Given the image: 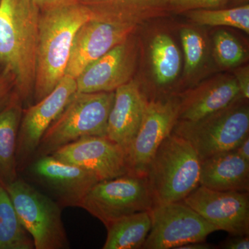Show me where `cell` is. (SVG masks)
I'll list each match as a JSON object with an SVG mask.
<instances>
[{
    "mask_svg": "<svg viewBox=\"0 0 249 249\" xmlns=\"http://www.w3.org/2000/svg\"><path fill=\"white\" fill-rule=\"evenodd\" d=\"M247 101L239 98L224 109L197 121L178 120L172 132L189 142L201 160L235 150L249 135Z\"/></svg>",
    "mask_w": 249,
    "mask_h": 249,
    "instance_id": "obj_5",
    "label": "cell"
},
{
    "mask_svg": "<svg viewBox=\"0 0 249 249\" xmlns=\"http://www.w3.org/2000/svg\"><path fill=\"white\" fill-rule=\"evenodd\" d=\"M213 42L214 59L221 67H237L247 58L243 46L229 31H218L214 34Z\"/></svg>",
    "mask_w": 249,
    "mask_h": 249,
    "instance_id": "obj_25",
    "label": "cell"
},
{
    "mask_svg": "<svg viewBox=\"0 0 249 249\" xmlns=\"http://www.w3.org/2000/svg\"><path fill=\"white\" fill-rule=\"evenodd\" d=\"M30 171L64 206L80 207L88 192L99 181L93 173L52 155L39 157L31 165Z\"/></svg>",
    "mask_w": 249,
    "mask_h": 249,
    "instance_id": "obj_15",
    "label": "cell"
},
{
    "mask_svg": "<svg viewBox=\"0 0 249 249\" xmlns=\"http://www.w3.org/2000/svg\"><path fill=\"white\" fill-rule=\"evenodd\" d=\"M170 0H77L94 19L137 26L169 12Z\"/></svg>",
    "mask_w": 249,
    "mask_h": 249,
    "instance_id": "obj_18",
    "label": "cell"
},
{
    "mask_svg": "<svg viewBox=\"0 0 249 249\" xmlns=\"http://www.w3.org/2000/svg\"><path fill=\"white\" fill-rule=\"evenodd\" d=\"M40 11L56 7L61 5L77 2V0H32Z\"/></svg>",
    "mask_w": 249,
    "mask_h": 249,
    "instance_id": "obj_31",
    "label": "cell"
},
{
    "mask_svg": "<svg viewBox=\"0 0 249 249\" xmlns=\"http://www.w3.org/2000/svg\"><path fill=\"white\" fill-rule=\"evenodd\" d=\"M50 155L88 170L99 181L129 174L125 150L107 137H83L60 147Z\"/></svg>",
    "mask_w": 249,
    "mask_h": 249,
    "instance_id": "obj_12",
    "label": "cell"
},
{
    "mask_svg": "<svg viewBox=\"0 0 249 249\" xmlns=\"http://www.w3.org/2000/svg\"><path fill=\"white\" fill-rule=\"evenodd\" d=\"M34 241L23 227L9 193L0 183V249H32Z\"/></svg>",
    "mask_w": 249,
    "mask_h": 249,
    "instance_id": "obj_23",
    "label": "cell"
},
{
    "mask_svg": "<svg viewBox=\"0 0 249 249\" xmlns=\"http://www.w3.org/2000/svg\"><path fill=\"white\" fill-rule=\"evenodd\" d=\"M178 110L177 96L148 100L138 132L126 152L129 174L145 177L157 149L178 121Z\"/></svg>",
    "mask_w": 249,
    "mask_h": 249,
    "instance_id": "obj_9",
    "label": "cell"
},
{
    "mask_svg": "<svg viewBox=\"0 0 249 249\" xmlns=\"http://www.w3.org/2000/svg\"><path fill=\"white\" fill-rule=\"evenodd\" d=\"M40 12L32 0H0V64L22 101L34 93Z\"/></svg>",
    "mask_w": 249,
    "mask_h": 249,
    "instance_id": "obj_2",
    "label": "cell"
},
{
    "mask_svg": "<svg viewBox=\"0 0 249 249\" xmlns=\"http://www.w3.org/2000/svg\"><path fill=\"white\" fill-rule=\"evenodd\" d=\"M199 185L219 191H249V162L235 150L201 160Z\"/></svg>",
    "mask_w": 249,
    "mask_h": 249,
    "instance_id": "obj_19",
    "label": "cell"
},
{
    "mask_svg": "<svg viewBox=\"0 0 249 249\" xmlns=\"http://www.w3.org/2000/svg\"><path fill=\"white\" fill-rule=\"evenodd\" d=\"M106 229L107 236L103 249H142L151 229L150 211L124 216Z\"/></svg>",
    "mask_w": 249,
    "mask_h": 249,
    "instance_id": "obj_21",
    "label": "cell"
},
{
    "mask_svg": "<svg viewBox=\"0 0 249 249\" xmlns=\"http://www.w3.org/2000/svg\"><path fill=\"white\" fill-rule=\"evenodd\" d=\"M76 91V78L65 74L52 92L22 112L16 152L18 169L35 155L46 131L61 114Z\"/></svg>",
    "mask_w": 249,
    "mask_h": 249,
    "instance_id": "obj_10",
    "label": "cell"
},
{
    "mask_svg": "<svg viewBox=\"0 0 249 249\" xmlns=\"http://www.w3.org/2000/svg\"><path fill=\"white\" fill-rule=\"evenodd\" d=\"M16 91L14 74L6 69L0 72V111L9 103Z\"/></svg>",
    "mask_w": 249,
    "mask_h": 249,
    "instance_id": "obj_28",
    "label": "cell"
},
{
    "mask_svg": "<svg viewBox=\"0 0 249 249\" xmlns=\"http://www.w3.org/2000/svg\"><path fill=\"white\" fill-rule=\"evenodd\" d=\"M22 102L16 91L9 103L0 111V183L3 186L18 178L16 152L22 116Z\"/></svg>",
    "mask_w": 249,
    "mask_h": 249,
    "instance_id": "obj_20",
    "label": "cell"
},
{
    "mask_svg": "<svg viewBox=\"0 0 249 249\" xmlns=\"http://www.w3.org/2000/svg\"><path fill=\"white\" fill-rule=\"evenodd\" d=\"M182 202L217 231L249 235V192L214 191L199 185Z\"/></svg>",
    "mask_w": 249,
    "mask_h": 249,
    "instance_id": "obj_11",
    "label": "cell"
},
{
    "mask_svg": "<svg viewBox=\"0 0 249 249\" xmlns=\"http://www.w3.org/2000/svg\"><path fill=\"white\" fill-rule=\"evenodd\" d=\"M219 247L225 249H249V235L231 236L221 243Z\"/></svg>",
    "mask_w": 249,
    "mask_h": 249,
    "instance_id": "obj_30",
    "label": "cell"
},
{
    "mask_svg": "<svg viewBox=\"0 0 249 249\" xmlns=\"http://www.w3.org/2000/svg\"><path fill=\"white\" fill-rule=\"evenodd\" d=\"M151 229L142 249H178L204 242L217 228L182 201L156 205L150 210Z\"/></svg>",
    "mask_w": 249,
    "mask_h": 249,
    "instance_id": "obj_8",
    "label": "cell"
},
{
    "mask_svg": "<svg viewBox=\"0 0 249 249\" xmlns=\"http://www.w3.org/2000/svg\"><path fill=\"white\" fill-rule=\"evenodd\" d=\"M229 0H170V11L175 13H186L196 9H219Z\"/></svg>",
    "mask_w": 249,
    "mask_h": 249,
    "instance_id": "obj_27",
    "label": "cell"
},
{
    "mask_svg": "<svg viewBox=\"0 0 249 249\" xmlns=\"http://www.w3.org/2000/svg\"><path fill=\"white\" fill-rule=\"evenodd\" d=\"M214 248L213 246L204 242H193L178 247V249H210Z\"/></svg>",
    "mask_w": 249,
    "mask_h": 249,
    "instance_id": "obj_33",
    "label": "cell"
},
{
    "mask_svg": "<svg viewBox=\"0 0 249 249\" xmlns=\"http://www.w3.org/2000/svg\"><path fill=\"white\" fill-rule=\"evenodd\" d=\"M240 97L235 76L217 77L178 97V120H199L224 109Z\"/></svg>",
    "mask_w": 249,
    "mask_h": 249,
    "instance_id": "obj_17",
    "label": "cell"
},
{
    "mask_svg": "<svg viewBox=\"0 0 249 249\" xmlns=\"http://www.w3.org/2000/svg\"><path fill=\"white\" fill-rule=\"evenodd\" d=\"M235 78L238 85L241 96L249 98V69L248 66L239 67L235 71Z\"/></svg>",
    "mask_w": 249,
    "mask_h": 249,
    "instance_id": "obj_29",
    "label": "cell"
},
{
    "mask_svg": "<svg viewBox=\"0 0 249 249\" xmlns=\"http://www.w3.org/2000/svg\"><path fill=\"white\" fill-rule=\"evenodd\" d=\"M137 26L91 18L77 31L65 74L76 78L93 62L132 35Z\"/></svg>",
    "mask_w": 249,
    "mask_h": 249,
    "instance_id": "obj_13",
    "label": "cell"
},
{
    "mask_svg": "<svg viewBox=\"0 0 249 249\" xmlns=\"http://www.w3.org/2000/svg\"><path fill=\"white\" fill-rule=\"evenodd\" d=\"M92 18L78 2L40 11L34 96L36 103L53 91L65 75L77 31Z\"/></svg>",
    "mask_w": 249,
    "mask_h": 249,
    "instance_id": "obj_1",
    "label": "cell"
},
{
    "mask_svg": "<svg viewBox=\"0 0 249 249\" xmlns=\"http://www.w3.org/2000/svg\"><path fill=\"white\" fill-rule=\"evenodd\" d=\"M137 55V42L131 35L82 71L76 78V92L115 91L132 78Z\"/></svg>",
    "mask_w": 249,
    "mask_h": 249,
    "instance_id": "obj_14",
    "label": "cell"
},
{
    "mask_svg": "<svg viewBox=\"0 0 249 249\" xmlns=\"http://www.w3.org/2000/svg\"><path fill=\"white\" fill-rule=\"evenodd\" d=\"M153 199L146 177L122 175L96 183L80 207L106 226L135 213L150 211Z\"/></svg>",
    "mask_w": 249,
    "mask_h": 249,
    "instance_id": "obj_7",
    "label": "cell"
},
{
    "mask_svg": "<svg viewBox=\"0 0 249 249\" xmlns=\"http://www.w3.org/2000/svg\"><path fill=\"white\" fill-rule=\"evenodd\" d=\"M4 187L23 227L34 241V248H70L58 203L21 178Z\"/></svg>",
    "mask_w": 249,
    "mask_h": 249,
    "instance_id": "obj_6",
    "label": "cell"
},
{
    "mask_svg": "<svg viewBox=\"0 0 249 249\" xmlns=\"http://www.w3.org/2000/svg\"><path fill=\"white\" fill-rule=\"evenodd\" d=\"M114 91L76 92L41 139L37 157L87 137H106Z\"/></svg>",
    "mask_w": 249,
    "mask_h": 249,
    "instance_id": "obj_4",
    "label": "cell"
},
{
    "mask_svg": "<svg viewBox=\"0 0 249 249\" xmlns=\"http://www.w3.org/2000/svg\"><path fill=\"white\" fill-rule=\"evenodd\" d=\"M180 37L184 54V73L191 76L202 66L206 44L200 33L191 27L181 29Z\"/></svg>",
    "mask_w": 249,
    "mask_h": 249,
    "instance_id": "obj_26",
    "label": "cell"
},
{
    "mask_svg": "<svg viewBox=\"0 0 249 249\" xmlns=\"http://www.w3.org/2000/svg\"><path fill=\"white\" fill-rule=\"evenodd\" d=\"M201 160L182 137L169 134L160 143L146 177L154 206L182 201L199 186Z\"/></svg>",
    "mask_w": 249,
    "mask_h": 249,
    "instance_id": "obj_3",
    "label": "cell"
},
{
    "mask_svg": "<svg viewBox=\"0 0 249 249\" xmlns=\"http://www.w3.org/2000/svg\"><path fill=\"white\" fill-rule=\"evenodd\" d=\"M197 25L236 28L249 34V4L231 9H196L185 13Z\"/></svg>",
    "mask_w": 249,
    "mask_h": 249,
    "instance_id": "obj_24",
    "label": "cell"
},
{
    "mask_svg": "<svg viewBox=\"0 0 249 249\" xmlns=\"http://www.w3.org/2000/svg\"><path fill=\"white\" fill-rule=\"evenodd\" d=\"M235 151L242 158L249 162V135L237 145Z\"/></svg>",
    "mask_w": 249,
    "mask_h": 249,
    "instance_id": "obj_32",
    "label": "cell"
},
{
    "mask_svg": "<svg viewBox=\"0 0 249 249\" xmlns=\"http://www.w3.org/2000/svg\"><path fill=\"white\" fill-rule=\"evenodd\" d=\"M148 100L136 80H130L114 91L106 137L125 152L138 132Z\"/></svg>",
    "mask_w": 249,
    "mask_h": 249,
    "instance_id": "obj_16",
    "label": "cell"
},
{
    "mask_svg": "<svg viewBox=\"0 0 249 249\" xmlns=\"http://www.w3.org/2000/svg\"><path fill=\"white\" fill-rule=\"evenodd\" d=\"M152 72L159 86L172 84L179 74L181 56L178 46L170 36L158 34L150 47Z\"/></svg>",
    "mask_w": 249,
    "mask_h": 249,
    "instance_id": "obj_22",
    "label": "cell"
}]
</instances>
